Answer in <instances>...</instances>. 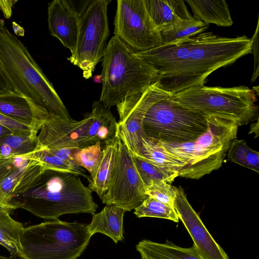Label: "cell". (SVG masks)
I'll return each mask as SVG.
<instances>
[{
  "label": "cell",
  "instance_id": "21",
  "mask_svg": "<svg viewBox=\"0 0 259 259\" xmlns=\"http://www.w3.org/2000/svg\"><path fill=\"white\" fill-rule=\"evenodd\" d=\"M125 211L114 205H106L99 213L92 215L91 223L87 225L89 233L93 236L102 233L115 243L123 239V216Z\"/></svg>",
  "mask_w": 259,
  "mask_h": 259
},
{
  "label": "cell",
  "instance_id": "31",
  "mask_svg": "<svg viewBox=\"0 0 259 259\" xmlns=\"http://www.w3.org/2000/svg\"><path fill=\"white\" fill-rule=\"evenodd\" d=\"M37 132L28 134H14L0 138V142L10 146L15 152L17 156L24 155L40 150Z\"/></svg>",
  "mask_w": 259,
  "mask_h": 259
},
{
  "label": "cell",
  "instance_id": "14",
  "mask_svg": "<svg viewBox=\"0 0 259 259\" xmlns=\"http://www.w3.org/2000/svg\"><path fill=\"white\" fill-rule=\"evenodd\" d=\"M174 208L191 237L195 248L205 259H229L223 248L214 240L198 214L189 202L183 188L176 187Z\"/></svg>",
  "mask_w": 259,
  "mask_h": 259
},
{
  "label": "cell",
  "instance_id": "10",
  "mask_svg": "<svg viewBox=\"0 0 259 259\" xmlns=\"http://www.w3.org/2000/svg\"><path fill=\"white\" fill-rule=\"evenodd\" d=\"M147 197L132 155L116 135L113 167L108 189L101 200L106 205L112 204L131 211Z\"/></svg>",
  "mask_w": 259,
  "mask_h": 259
},
{
  "label": "cell",
  "instance_id": "42",
  "mask_svg": "<svg viewBox=\"0 0 259 259\" xmlns=\"http://www.w3.org/2000/svg\"><path fill=\"white\" fill-rule=\"evenodd\" d=\"M10 200L0 191V203L10 204Z\"/></svg>",
  "mask_w": 259,
  "mask_h": 259
},
{
  "label": "cell",
  "instance_id": "27",
  "mask_svg": "<svg viewBox=\"0 0 259 259\" xmlns=\"http://www.w3.org/2000/svg\"><path fill=\"white\" fill-rule=\"evenodd\" d=\"M28 155L31 158L40 162L45 170H52L80 176L86 179L88 178L82 167L63 160L47 149L42 148Z\"/></svg>",
  "mask_w": 259,
  "mask_h": 259
},
{
  "label": "cell",
  "instance_id": "28",
  "mask_svg": "<svg viewBox=\"0 0 259 259\" xmlns=\"http://www.w3.org/2000/svg\"><path fill=\"white\" fill-rule=\"evenodd\" d=\"M227 152L230 161L259 172V153L250 148L244 140L234 139Z\"/></svg>",
  "mask_w": 259,
  "mask_h": 259
},
{
  "label": "cell",
  "instance_id": "3",
  "mask_svg": "<svg viewBox=\"0 0 259 259\" xmlns=\"http://www.w3.org/2000/svg\"><path fill=\"white\" fill-rule=\"evenodd\" d=\"M0 69L14 92L49 115L71 118L53 84L27 48L5 25L0 27Z\"/></svg>",
  "mask_w": 259,
  "mask_h": 259
},
{
  "label": "cell",
  "instance_id": "8",
  "mask_svg": "<svg viewBox=\"0 0 259 259\" xmlns=\"http://www.w3.org/2000/svg\"><path fill=\"white\" fill-rule=\"evenodd\" d=\"M209 117L181 106L170 96L156 102L148 109L143 122V137L167 143L192 141L207 130Z\"/></svg>",
  "mask_w": 259,
  "mask_h": 259
},
{
  "label": "cell",
  "instance_id": "13",
  "mask_svg": "<svg viewBox=\"0 0 259 259\" xmlns=\"http://www.w3.org/2000/svg\"><path fill=\"white\" fill-rule=\"evenodd\" d=\"M91 120L90 113L80 121L49 115L37 135L39 144L48 149L82 148Z\"/></svg>",
  "mask_w": 259,
  "mask_h": 259
},
{
  "label": "cell",
  "instance_id": "23",
  "mask_svg": "<svg viewBox=\"0 0 259 259\" xmlns=\"http://www.w3.org/2000/svg\"><path fill=\"white\" fill-rule=\"evenodd\" d=\"M194 19L206 24L229 27L233 24L228 6L225 0H187Z\"/></svg>",
  "mask_w": 259,
  "mask_h": 259
},
{
  "label": "cell",
  "instance_id": "37",
  "mask_svg": "<svg viewBox=\"0 0 259 259\" xmlns=\"http://www.w3.org/2000/svg\"><path fill=\"white\" fill-rule=\"evenodd\" d=\"M13 92H14L11 84L0 69V96L7 95Z\"/></svg>",
  "mask_w": 259,
  "mask_h": 259
},
{
  "label": "cell",
  "instance_id": "26",
  "mask_svg": "<svg viewBox=\"0 0 259 259\" xmlns=\"http://www.w3.org/2000/svg\"><path fill=\"white\" fill-rule=\"evenodd\" d=\"M208 25L194 19H184L160 31L162 45L170 44L205 31Z\"/></svg>",
  "mask_w": 259,
  "mask_h": 259
},
{
  "label": "cell",
  "instance_id": "29",
  "mask_svg": "<svg viewBox=\"0 0 259 259\" xmlns=\"http://www.w3.org/2000/svg\"><path fill=\"white\" fill-rule=\"evenodd\" d=\"M138 218L152 217L164 219L178 223L179 219L175 208L148 196L142 203L134 209Z\"/></svg>",
  "mask_w": 259,
  "mask_h": 259
},
{
  "label": "cell",
  "instance_id": "43",
  "mask_svg": "<svg viewBox=\"0 0 259 259\" xmlns=\"http://www.w3.org/2000/svg\"><path fill=\"white\" fill-rule=\"evenodd\" d=\"M5 25V22L4 20L0 17V27Z\"/></svg>",
  "mask_w": 259,
  "mask_h": 259
},
{
  "label": "cell",
  "instance_id": "32",
  "mask_svg": "<svg viewBox=\"0 0 259 259\" xmlns=\"http://www.w3.org/2000/svg\"><path fill=\"white\" fill-rule=\"evenodd\" d=\"M133 159L144 187L154 180H161L171 184L174 180L157 167L139 156H133Z\"/></svg>",
  "mask_w": 259,
  "mask_h": 259
},
{
  "label": "cell",
  "instance_id": "6",
  "mask_svg": "<svg viewBox=\"0 0 259 259\" xmlns=\"http://www.w3.org/2000/svg\"><path fill=\"white\" fill-rule=\"evenodd\" d=\"M92 236L87 225L55 220L24 228L21 259H77Z\"/></svg>",
  "mask_w": 259,
  "mask_h": 259
},
{
  "label": "cell",
  "instance_id": "5",
  "mask_svg": "<svg viewBox=\"0 0 259 259\" xmlns=\"http://www.w3.org/2000/svg\"><path fill=\"white\" fill-rule=\"evenodd\" d=\"M238 126L233 120L210 116L207 130L193 141L181 143L154 141L185 162L179 176L199 179L221 167L230 144L236 138Z\"/></svg>",
  "mask_w": 259,
  "mask_h": 259
},
{
  "label": "cell",
  "instance_id": "34",
  "mask_svg": "<svg viewBox=\"0 0 259 259\" xmlns=\"http://www.w3.org/2000/svg\"><path fill=\"white\" fill-rule=\"evenodd\" d=\"M0 124L10 129L14 134H28L34 132L38 133L31 127L14 120L1 113H0Z\"/></svg>",
  "mask_w": 259,
  "mask_h": 259
},
{
  "label": "cell",
  "instance_id": "35",
  "mask_svg": "<svg viewBox=\"0 0 259 259\" xmlns=\"http://www.w3.org/2000/svg\"><path fill=\"white\" fill-rule=\"evenodd\" d=\"M259 19L258 18L255 32L250 38L252 52L253 55V71L251 78V82H253L258 76L259 74V51H258V25Z\"/></svg>",
  "mask_w": 259,
  "mask_h": 259
},
{
  "label": "cell",
  "instance_id": "33",
  "mask_svg": "<svg viewBox=\"0 0 259 259\" xmlns=\"http://www.w3.org/2000/svg\"><path fill=\"white\" fill-rule=\"evenodd\" d=\"M146 194L154 199L174 208L175 187L161 180H154L145 187Z\"/></svg>",
  "mask_w": 259,
  "mask_h": 259
},
{
  "label": "cell",
  "instance_id": "2",
  "mask_svg": "<svg viewBox=\"0 0 259 259\" xmlns=\"http://www.w3.org/2000/svg\"><path fill=\"white\" fill-rule=\"evenodd\" d=\"M10 203L48 220L70 213H95L98 207L92 192L77 175L46 170L23 193Z\"/></svg>",
  "mask_w": 259,
  "mask_h": 259
},
{
  "label": "cell",
  "instance_id": "30",
  "mask_svg": "<svg viewBox=\"0 0 259 259\" xmlns=\"http://www.w3.org/2000/svg\"><path fill=\"white\" fill-rule=\"evenodd\" d=\"M102 144H95L76 149L73 153L74 162L78 166L85 168L90 174V177L95 175L103 156Z\"/></svg>",
  "mask_w": 259,
  "mask_h": 259
},
{
  "label": "cell",
  "instance_id": "22",
  "mask_svg": "<svg viewBox=\"0 0 259 259\" xmlns=\"http://www.w3.org/2000/svg\"><path fill=\"white\" fill-rule=\"evenodd\" d=\"M141 259H205L194 245L183 248L167 240L165 243L143 240L136 246Z\"/></svg>",
  "mask_w": 259,
  "mask_h": 259
},
{
  "label": "cell",
  "instance_id": "44",
  "mask_svg": "<svg viewBox=\"0 0 259 259\" xmlns=\"http://www.w3.org/2000/svg\"><path fill=\"white\" fill-rule=\"evenodd\" d=\"M0 259H5V257L4 256L0 255Z\"/></svg>",
  "mask_w": 259,
  "mask_h": 259
},
{
  "label": "cell",
  "instance_id": "16",
  "mask_svg": "<svg viewBox=\"0 0 259 259\" xmlns=\"http://www.w3.org/2000/svg\"><path fill=\"white\" fill-rule=\"evenodd\" d=\"M48 15L50 34L72 54L77 42L80 12L67 1L54 0L49 4Z\"/></svg>",
  "mask_w": 259,
  "mask_h": 259
},
{
  "label": "cell",
  "instance_id": "41",
  "mask_svg": "<svg viewBox=\"0 0 259 259\" xmlns=\"http://www.w3.org/2000/svg\"><path fill=\"white\" fill-rule=\"evenodd\" d=\"M249 133H256V137L258 136V118L257 119V121L256 123H253L250 126V131Z\"/></svg>",
  "mask_w": 259,
  "mask_h": 259
},
{
  "label": "cell",
  "instance_id": "39",
  "mask_svg": "<svg viewBox=\"0 0 259 259\" xmlns=\"http://www.w3.org/2000/svg\"><path fill=\"white\" fill-rule=\"evenodd\" d=\"M16 156L14 151L10 146L0 142V156L2 159L10 158Z\"/></svg>",
  "mask_w": 259,
  "mask_h": 259
},
{
  "label": "cell",
  "instance_id": "4",
  "mask_svg": "<svg viewBox=\"0 0 259 259\" xmlns=\"http://www.w3.org/2000/svg\"><path fill=\"white\" fill-rule=\"evenodd\" d=\"M102 66L99 101L110 109L127 97L145 92L158 75L154 66L115 35L106 46Z\"/></svg>",
  "mask_w": 259,
  "mask_h": 259
},
{
  "label": "cell",
  "instance_id": "45",
  "mask_svg": "<svg viewBox=\"0 0 259 259\" xmlns=\"http://www.w3.org/2000/svg\"><path fill=\"white\" fill-rule=\"evenodd\" d=\"M1 159H2V158H1V156H0V160H1Z\"/></svg>",
  "mask_w": 259,
  "mask_h": 259
},
{
  "label": "cell",
  "instance_id": "19",
  "mask_svg": "<svg viewBox=\"0 0 259 259\" xmlns=\"http://www.w3.org/2000/svg\"><path fill=\"white\" fill-rule=\"evenodd\" d=\"M143 2L148 14L160 32L182 20L193 18L182 0H143Z\"/></svg>",
  "mask_w": 259,
  "mask_h": 259
},
{
  "label": "cell",
  "instance_id": "38",
  "mask_svg": "<svg viewBox=\"0 0 259 259\" xmlns=\"http://www.w3.org/2000/svg\"><path fill=\"white\" fill-rule=\"evenodd\" d=\"M17 2V1H0V10L6 18L11 17L12 8Z\"/></svg>",
  "mask_w": 259,
  "mask_h": 259
},
{
  "label": "cell",
  "instance_id": "11",
  "mask_svg": "<svg viewBox=\"0 0 259 259\" xmlns=\"http://www.w3.org/2000/svg\"><path fill=\"white\" fill-rule=\"evenodd\" d=\"M114 33L135 52L162 45L160 31L145 7L143 0H118Z\"/></svg>",
  "mask_w": 259,
  "mask_h": 259
},
{
  "label": "cell",
  "instance_id": "20",
  "mask_svg": "<svg viewBox=\"0 0 259 259\" xmlns=\"http://www.w3.org/2000/svg\"><path fill=\"white\" fill-rule=\"evenodd\" d=\"M154 165L174 181L179 176L185 162L164 149L154 140L143 137L138 156Z\"/></svg>",
  "mask_w": 259,
  "mask_h": 259
},
{
  "label": "cell",
  "instance_id": "1",
  "mask_svg": "<svg viewBox=\"0 0 259 259\" xmlns=\"http://www.w3.org/2000/svg\"><path fill=\"white\" fill-rule=\"evenodd\" d=\"M252 52L250 39L203 32L136 54L157 71L158 87L172 96L204 85L208 76Z\"/></svg>",
  "mask_w": 259,
  "mask_h": 259
},
{
  "label": "cell",
  "instance_id": "7",
  "mask_svg": "<svg viewBox=\"0 0 259 259\" xmlns=\"http://www.w3.org/2000/svg\"><path fill=\"white\" fill-rule=\"evenodd\" d=\"M171 99L184 107L233 120L239 126L248 123L257 114L255 94L244 85L193 87L172 95Z\"/></svg>",
  "mask_w": 259,
  "mask_h": 259
},
{
  "label": "cell",
  "instance_id": "12",
  "mask_svg": "<svg viewBox=\"0 0 259 259\" xmlns=\"http://www.w3.org/2000/svg\"><path fill=\"white\" fill-rule=\"evenodd\" d=\"M170 96L155 82L144 93L127 97L117 104L119 116L117 136L132 155L139 154L143 137V122L146 112L155 103Z\"/></svg>",
  "mask_w": 259,
  "mask_h": 259
},
{
  "label": "cell",
  "instance_id": "40",
  "mask_svg": "<svg viewBox=\"0 0 259 259\" xmlns=\"http://www.w3.org/2000/svg\"><path fill=\"white\" fill-rule=\"evenodd\" d=\"M11 133H12V132L10 129L2 124H0V138L11 134Z\"/></svg>",
  "mask_w": 259,
  "mask_h": 259
},
{
  "label": "cell",
  "instance_id": "24",
  "mask_svg": "<svg viewBox=\"0 0 259 259\" xmlns=\"http://www.w3.org/2000/svg\"><path fill=\"white\" fill-rule=\"evenodd\" d=\"M16 209L10 204L0 203V244L15 258L21 256L20 237L24 228L10 215Z\"/></svg>",
  "mask_w": 259,
  "mask_h": 259
},
{
  "label": "cell",
  "instance_id": "17",
  "mask_svg": "<svg viewBox=\"0 0 259 259\" xmlns=\"http://www.w3.org/2000/svg\"><path fill=\"white\" fill-rule=\"evenodd\" d=\"M0 113L38 132L49 114L15 92L0 96Z\"/></svg>",
  "mask_w": 259,
  "mask_h": 259
},
{
  "label": "cell",
  "instance_id": "25",
  "mask_svg": "<svg viewBox=\"0 0 259 259\" xmlns=\"http://www.w3.org/2000/svg\"><path fill=\"white\" fill-rule=\"evenodd\" d=\"M116 145V137L112 141L105 144L103 156L98 169L93 177L88 176V188L96 192L100 199L108 189L112 171Z\"/></svg>",
  "mask_w": 259,
  "mask_h": 259
},
{
  "label": "cell",
  "instance_id": "18",
  "mask_svg": "<svg viewBox=\"0 0 259 259\" xmlns=\"http://www.w3.org/2000/svg\"><path fill=\"white\" fill-rule=\"evenodd\" d=\"M90 113L83 148L100 142L102 144L113 140L116 137L117 122L110 109L100 101H94Z\"/></svg>",
  "mask_w": 259,
  "mask_h": 259
},
{
  "label": "cell",
  "instance_id": "15",
  "mask_svg": "<svg viewBox=\"0 0 259 259\" xmlns=\"http://www.w3.org/2000/svg\"><path fill=\"white\" fill-rule=\"evenodd\" d=\"M45 170L28 154L0 160V191L10 201L25 192Z\"/></svg>",
  "mask_w": 259,
  "mask_h": 259
},
{
  "label": "cell",
  "instance_id": "9",
  "mask_svg": "<svg viewBox=\"0 0 259 259\" xmlns=\"http://www.w3.org/2000/svg\"><path fill=\"white\" fill-rule=\"evenodd\" d=\"M110 1L89 2L80 12L79 27L74 53L68 59L89 79L103 57L109 35L107 7Z\"/></svg>",
  "mask_w": 259,
  "mask_h": 259
},
{
  "label": "cell",
  "instance_id": "36",
  "mask_svg": "<svg viewBox=\"0 0 259 259\" xmlns=\"http://www.w3.org/2000/svg\"><path fill=\"white\" fill-rule=\"evenodd\" d=\"M75 149H48L50 152L55 154L59 158L62 159L63 160L71 163L74 164H76L73 160L72 155L73 153L75 151ZM77 165V164H76Z\"/></svg>",
  "mask_w": 259,
  "mask_h": 259
}]
</instances>
